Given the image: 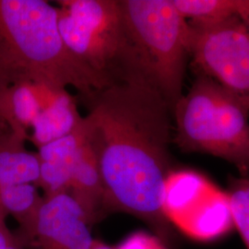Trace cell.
<instances>
[{"label":"cell","instance_id":"obj_1","mask_svg":"<svg viewBox=\"0 0 249 249\" xmlns=\"http://www.w3.org/2000/svg\"><path fill=\"white\" fill-rule=\"evenodd\" d=\"M79 96L88 111L81 125L98 161L106 216L133 215L177 249L179 231L162 212L165 180L175 169L167 103L146 76Z\"/></svg>","mask_w":249,"mask_h":249},{"label":"cell","instance_id":"obj_2","mask_svg":"<svg viewBox=\"0 0 249 249\" xmlns=\"http://www.w3.org/2000/svg\"><path fill=\"white\" fill-rule=\"evenodd\" d=\"M0 61L18 80H33L79 95L109 86L71 53L58 9L44 0H0Z\"/></svg>","mask_w":249,"mask_h":249},{"label":"cell","instance_id":"obj_3","mask_svg":"<svg viewBox=\"0 0 249 249\" xmlns=\"http://www.w3.org/2000/svg\"><path fill=\"white\" fill-rule=\"evenodd\" d=\"M173 143L185 153L225 160L249 176V114L217 82L197 73L173 111Z\"/></svg>","mask_w":249,"mask_h":249},{"label":"cell","instance_id":"obj_4","mask_svg":"<svg viewBox=\"0 0 249 249\" xmlns=\"http://www.w3.org/2000/svg\"><path fill=\"white\" fill-rule=\"evenodd\" d=\"M57 4L63 41L81 64L108 85L147 77L127 34L119 0H61Z\"/></svg>","mask_w":249,"mask_h":249},{"label":"cell","instance_id":"obj_5","mask_svg":"<svg viewBox=\"0 0 249 249\" xmlns=\"http://www.w3.org/2000/svg\"><path fill=\"white\" fill-rule=\"evenodd\" d=\"M119 5L141 66L173 115L190 57L188 21L173 0H119Z\"/></svg>","mask_w":249,"mask_h":249},{"label":"cell","instance_id":"obj_6","mask_svg":"<svg viewBox=\"0 0 249 249\" xmlns=\"http://www.w3.org/2000/svg\"><path fill=\"white\" fill-rule=\"evenodd\" d=\"M189 53L197 73L217 82L249 114V30L240 16L189 22Z\"/></svg>","mask_w":249,"mask_h":249},{"label":"cell","instance_id":"obj_7","mask_svg":"<svg viewBox=\"0 0 249 249\" xmlns=\"http://www.w3.org/2000/svg\"><path fill=\"white\" fill-rule=\"evenodd\" d=\"M162 212L179 232L196 240L216 239L233 225L225 192L191 170L170 173L164 184Z\"/></svg>","mask_w":249,"mask_h":249},{"label":"cell","instance_id":"obj_8","mask_svg":"<svg viewBox=\"0 0 249 249\" xmlns=\"http://www.w3.org/2000/svg\"><path fill=\"white\" fill-rule=\"evenodd\" d=\"M93 224L71 192L44 196L31 223L14 231L26 249H91Z\"/></svg>","mask_w":249,"mask_h":249},{"label":"cell","instance_id":"obj_9","mask_svg":"<svg viewBox=\"0 0 249 249\" xmlns=\"http://www.w3.org/2000/svg\"><path fill=\"white\" fill-rule=\"evenodd\" d=\"M54 87L33 80H20L0 93V119L28 141L29 131Z\"/></svg>","mask_w":249,"mask_h":249},{"label":"cell","instance_id":"obj_10","mask_svg":"<svg viewBox=\"0 0 249 249\" xmlns=\"http://www.w3.org/2000/svg\"><path fill=\"white\" fill-rule=\"evenodd\" d=\"M82 120L76 99L67 89L53 88L29 131L28 141L38 149L76 131Z\"/></svg>","mask_w":249,"mask_h":249},{"label":"cell","instance_id":"obj_11","mask_svg":"<svg viewBox=\"0 0 249 249\" xmlns=\"http://www.w3.org/2000/svg\"><path fill=\"white\" fill-rule=\"evenodd\" d=\"M69 192L82 205L92 224L106 217L105 193L98 161L85 136L72 164Z\"/></svg>","mask_w":249,"mask_h":249},{"label":"cell","instance_id":"obj_12","mask_svg":"<svg viewBox=\"0 0 249 249\" xmlns=\"http://www.w3.org/2000/svg\"><path fill=\"white\" fill-rule=\"evenodd\" d=\"M26 139L10 128L0 132V188L39 182V160L28 151Z\"/></svg>","mask_w":249,"mask_h":249},{"label":"cell","instance_id":"obj_13","mask_svg":"<svg viewBox=\"0 0 249 249\" xmlns=\"http://www.w3.org/2000/svg\"><path fill=\"white\" fill-rule=\"evenodd\" d=\"M44 196L35 184H18L0 188V208L18 222L23 230L33 221Z\"/></svg>","mask_w":249,"mask_h":249},{"label":"cell","instance_id":"obj_14","mask_svg":"<svg viewBox=\"0 0 249 249\" xmlns=\"http://www.w3.org/2000/svg\"><path fill=\"white\" fill-rule=\"evenodd\" d=\"M173 3L187 21L209 23L240 16L247 0H173Z\"/></svg>","mask_w":249,"mask_h":249},{"label":"cell","instance_id":"obj_15","mask_svg":"<svg viewBox=\"0 0 249 249\" xmlns=\"http://www.w3.org/2000/svg\"><path fill=\"white\" fill-rule=\"evenodd\" d=\"M231 221L249 249V176L231 177L225 192Z\"/></svg>","mask_w":249,"mask_h":249},{"label":"cell","instance_id":"obj_16","mask_svg":"<svg viewBox=\"0 0 249 249\" xmlns=\"http://www.w3.org/2000/svg\"><path fill=\"white\" fill-rule=\"evenodd\" d=\"M116 249H172L158 236L148 231H135L128 235Z\"/></svg>","mask_w":249,"mask_h":249},{"label":"cell","instance_id":"obj_17","mask_svg":"<svg viewBox=\"0 0 249 249\" xmlns=\"http://www.w3.org/2000/svg\"><path fill=\"white\" fill-rule=\"evenodd\" d=\"M6 213L0 208V249H26L14 231L9 230Z\"/></svg>","mask_w":249,"mask_h":249},{"label":"cell","instance_id":"obj_18","mask_svg":"<svg viewBox=\"0 0 249 249\" xmlns=\"http://www.w3.org/2000/svg\"><path fill=\"white\" fill-rule=\"evenodd\" d=\"M18 81L20 80H17L3 65V63L0 61V93L9 85Z\"/></svg>","mask_w":249,"mask_h":249},{"label":"cell","instance_id":"obj_19","mask_svg":"<svg viewBox=\"0 0 249 249\" xmlns=\"http://www.w3.org/2000/svg\"><path fill=\"white\" fill-rule=\"evenodd\" d=\"M241 18L245 21L246 25L248 26L249 30V0H247V4L244 10L242 11L240 15Z\"/></svg>","mask_w":249,"mask_h":249},{"label":"cell","instance_id":"obj_20","mask_svg":"<svg viewBox=\"0 0 249 249\" xmlns=\"http://www.w3.org/2000/svg\"><path fill=\"white\" fill-rule=\"evenodd\" d=\"M91 249H116V248H112V247H110L108 245H106L105 243L95 239Z\"/></svg>","mask_w":249,"mask_h":249},{"label":"cell","instance_id":"obj_21","mask_svg":"<svg viewBox=\"0 0 249 249\" xmlns=\"http://www.w3.org/2000/svg\"><path fill=\"white\" fill-rule=\"evenodd\" d=\"M7 127H8L7 124H5V123L0 119V131L4 130V129H5V128H7Z\"/></svg>","mask_w":249,"mask_h":249}]
</instances>
